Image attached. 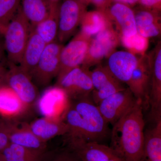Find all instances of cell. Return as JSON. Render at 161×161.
Here are the masks:
<instances>
[{"instance_id":"6da1fadb","label":"cell","mask_w":161,"mask_h":161,"mask_svg":"<svg viewBox=\"0 0 161 161\" xmlns=\"http://www.w3.org/2000/svg\"><path fill=\"white\" fill-rule=\"evenodd\" d=\"M142 102H136L113 125L110 147L125 161H140L143 149L145 122Z\"/></svg>"},{"instance_id":"7a4b0ae2","label":"cell","mask_w":161,"mask_h":161,"mask_svg":"<svg viewBox=\"0 0 161 161\" xmlns=\"http://www.w3.org/2000/svg\"><path fill=\"white\" fill-rule=\"evenodd\" d=\"M63 120L69 128L65 135L88 142L100 143L109 134L104 120L91 95L71 99Z\"/></svg>"},{"instance_id":"3957f363","label":"cell","mask_w":161,"mask_h":161,"mask_svg":"<svg viewBox=\"0 0 161 161\" xmlns=\"http://www.w3.org/2000/svg\"><path fill=\"white\" fill-rule=\"evenodd\" d=\"M31 31L19 6L3 33L7 63L19 65Z\"/></svg>"},{"instance_id":"277c9868","label":"cell","mask_w":161,"mask_h":161,"mask_svg":"<svg viewBox=\"0 0 161 161\" xmlns=\"http://www.w3.org/2000/svg\"><path fill=\"white\" fill-rule=\"evenodd\" d=\"M63 45L57 40L46 44L39 62L31 77L37 87L48 86L58 77L60 69V56Z\"/></svg>"},{"instance_id":"5b68a950","label":"cell","mask_w":161,"mask_h":161,"mask_svg":"<svg viewBox=\"0 0 161 161\" xmlns=\"http://www.w3.org/2000/svg\"><path fill=\"white\" fill-rule=\"evenodd\" d=\"M119 43V35L111 23L92 38L81 66L89 69L91 67L98 65L104 58H108L115 51Z\"/></svg>"},{"instance_id":"8992f818","label":"cell","mask_w":161,"mask_h":161,"mask_svg":"<svg viewBox=\"0 0 161 161\" xmlns=\"http://www.w3.org/2000/svg\"><path fill=\"white\" fill-rule=\"evenodd\" d=\"M6 85L18 95L28 110L36 104L40 95L30 75L17 64L8 63Z\"/></svg>"},{"instance_id":"52a82bcc","label":"cell","mask_w":161,"mask_h":161,"mask_svg":"<svg viewBox=\"0 0 161 161\" xmlns=\"http://www.w3.org/2000/svg\"><path fill=\"white\" fill-rule=\"evenodd\" d=\"M92 38L80 31L66 46L63 47L60 52L57 80L72 69L81 66Z\"/></svg>"},{"instance_id":"ba28073f","label":"cell","mask_w":161,"mask_h":161,"mask_svg":"<svg viewBox=\"0 0 161 161\" xmlns=\"http://www.w3.org/2000/svg\"><path fill=\"white\" fill-rule=\"evenodd\" d=\"M86 6L80 0H64L60 5L57 39L60 43L74 34L86 12Z\"/></svg>"},{"instance_id":"9c48e42d","label":"cell","mask_w":161,"mask_h":161,"mask_svg":"<svg viewBox=\"0 0 161 161\" xmlns=\"http://www.w3.org/2000/svg\"><path fill=\"white\" fill-rule=\"evenodd\" d=\"M64 146L82 161H125L110 147L65 135Z\"/></svg>"},{"instance_id":"30bf717a","label":"cell","mask_w":161,"mask_h":161,"mask_svg":"<svg viewBox=\"0 0 161 161\" xmlns=\"http://www.w3.org/2000/svg\"><path fill=\"white\" fill-rule=\"evenodd\" d=\"M70 100L61 88L55 86L40 95L36 104L43 117L63 120L69 106Z\"/></svg>"},{"instance_id":"8fae6325","label":"cell","mask_w":161,"mask_h":161,"mask_svg":"<svg viewBox=\"0 0 161 161\" xmlns=\"http://www.w3.org/2000/svg\"><path fill=\"white\" fill-rule=\"evenodd\" d=\"M56 86L65 92L70 100L91 95L93 90L91 71L81 66L75 68L57 80Z\"/></svg>"},{"instance_id":"7c38bea8","label":"cell","mask_w":161,"mask_h":161,"mask_svg":"<svg viewBox=\"0 0 161 161\" xmlns=\"http://www.w3.org/2000/svg\"><path fill=\"white\" fill-rule=\"evenodd\" d=\"M136 101L127 87L105 98L97 106L107 123L113 125L135 104Z\"/></svg>"},{"instance_id":"4fadbf2b","label":"cell","mask_w":161,"mask_h":161,"mask_svg":"<svg viewBox=\"0 0 161 161\" xmlns=\"http://www.w3.org/2000/svg\"><path fill=\"white\" fill-rule=\"evenodd\" d=\"M151 78L150 61L147 54L146 53L139 58L137 66L127 84L136 99L142 102L144 110L150 108Z\"/></svg>"},{"instance_id":"5bb4252c","label":"cell","mask_w":161,"mask_h":161,"mask_svg":"<svg viewBox=\"0 0 161 161\" xmlns=\"http://www.w3.org/2000/svg\"><path fill=\"white\" fill-rule=\"evenodd\" d=\"M151 69L149 105L151 120L161 117V42L147 54Z\"/></svg>"},{"instance_id":"9a60e30c","label":"cell","mask_w":161,"mask_h":161,"mask_svg":"<svg viewBox=\"0 0 161 161\" xmlns=\"http://www.w3.org/2000/svg\"><path fill=\"white\" fill-rule=\"evenodd\" d=\"M2 118L10 143L41 152L47 150V143L40 140L33 134L29 124Z\"/></svg>"},{"instance_id":"2e32d148","label":"cell","mask_w":161,"mask_h":161,"mask_svg":"<svg viewBox=\"0 0 161 161\" xmlns=\"http://www.w3.org/2000/svg\"><path fill=\"white\" fill-rule=\"evenodd\" d=\"M121 36L129 37L137 33L135 14L131 7L119 3H112L103 10Z\"/></svg>"},{"instance_id":"e0dca14e","label":"cell","mask_w":161,"mask_h":161,"mask_svg":"<svg viewBox=\"0 0 161 161\" xmlns=\"http://www.w3.org/2000/svg\"><path fill=\"white\" fill-rule=\"evenodd\" d=\"M107 67L121 82L127 84L138 64L139 58L125 51H114L108 57Z\"/></svg>"},{"instance_id":"ac0fdd59","label":"cell","mask_w":161,"mask_h":161,"mask_svg":"<svg viewBox=\"0 0 161 161\" xmlns=\"http://www.w3.org/2000/svg\"><path fill=\"white\" fill-rule=\"evenodd\" d=\"M133 11L136 31L139 34L147 39L160 36V12L142 6Z\"/></svg>"},{"instance_id":"d6986e66","label":"cell","mask_w":161,"mask_h":161,"mask_svg":"<svg viewBox=\"0 0 161 161\" xmlns=\"http://www.w3.org/2000/svg\"><path fill=\"white\" fill-rule=\"evenodd\" d=\"M29 126L33 134L46 143L57 136L65 135L69 132L68 126L64 121L44 117L33 121Z\"/></svg>"},{"instance_id":"ffe728a7","label":"cell","mask_w":161,"mask_h":161,"mask_svg":"<svg viewBox=\"0 0 161 161\" xmlns=\"http://www.w3.org/2000/svg\"><path fill=\"white\" fill-rule=\"evenodd\" d=\"M46 45V43L34 30H31L19 65L30 76L37 64Z\"/></svg>"},{"instance_id":"44dd1931","label":"cell","mask_w":161,"mask_h":161,"mask_svg":"<svg viewBox=\"0 0 161 161\" xmlns=\"http://www.w3.org/2000/svg\"><path fill=\"white\" fill-rule=\"evenodd\" d=\"M23 102L6 85L0 88V115L6 119H15L28 111Z\"/></svg>"},{"instance_id":"7402d4cb","label":"cell","mask_w":161,"mask_h":161,"mask_svg":"<svg viewBox=\"0 0 161 161\" xmlns=\"http://www.w3.org/2000/svg\"><path fill=\"white\" fill-rule=\"evenodd\" d=\"M145 131L142 154L140 161H161V119Z\"/></svg>"},{"instance_id":"603a6c76","label":"cell","mask_w":161,"mask_h":161,"mask_svg":"<svg viewBox=\"0 0 161 161\" xmlns=\"http://www.w3.org/2000/svg\"><path fill=\"white\" fill-rule=\"evenodd\" d=\"M51 6L47 0H21L20 9L32 30L47 17Z\"/></svg>"},{"instance_id":"cb8c5ba5","label":"cell","mask_w":161,"mask_h":161,"mask_svg":"<svg viewBox=\"0 0 161 161\" xmlns=\"http://www.w3.org/2000/svg\"><path fill=\"white\" fill-rule=\"evenodd\" d=\"M59 3H51L47 17L35 27V31L46 44L57 40L59 19Z\"/></svg>"},{"instance_id":"d4e9b609","label":"cell","mask_w":161,"mask_h":161,"mask_svg":"<svg viewBox=\"0 0 161 161\" xmlns=\"http://www.w3.org/2000/svg\"><path fill=\"white\" fill-rule=\"evenodd\" d=\"M103 10L86 11L80 23V31L93 37L111 23Z\"/></svg>"},{"instance_id":"484cf974","label":"cell","mask_w":161,"mask_h":161,"mask_svg":"<svg viewBox=\"0 0 161 161\" xmlns=\"http://www.w3.org/2000/svg\"><path fill=\"white\" fill-rule=\"evenodd\" d=\"M0 153L5 161H40L44 152L10 143Z\"/></svg>"},{"instance_id":"4316f807","label":"cell","mask_w":161,"mask_h":161,"mask_svg":"<svg viewBox=\"0 0 161 161\" xmlns=\"http://www.w3.org/2000/svg\"><path fill=\"white\" fill-rule=\"evenodd\" d=\"M119 40L120 43L128 50V52L135 56L145 55L149 47V39L144 37L138 33L131 36H121Z\"/></svg>"},{"instance_id":"83f0119b","label":"cell","mask_w":161,"mask_h":161,"mask_svg":"<svg viewBox=\"0 0 161 161\" xmlns=\"http://www.w3.org/2000/svg\"><path fill=\"white\" fill-rule=\"evenodd\" d=\"M21 0H0V34L3 35L8 23L19 8Z\"/></svg>"},{"instance_id":"f1b7e54d","label":"cell","mask_w":161,"mask_h":161,"mask_svg":"<svg viewBox=\"0 0 161 161\" xmlns=\"http://www.w3.org/2000/svg\"><path fill=\"white\" fill-rule=\"evenodd\" d=\"M40 161H82L75 152L64 146L48 150L43 153Z\"/></svg>"},{"instance_id":"f546056e","label":"cell","mask_w":161,"mask_h":161,"mask_svg":"<svg viewBox=\"0 0 161 161\" xmlns=\"http://www.w3.org/2000/svg\"><path fill=\"white\" fill-rule=\"evenodd\" d=\"M124 84L114 78L99 89L92 91L91 93L92 100L98 105L105 98L125 88Z\"/></svg>"},{"instance_id":"4dcf8cb0","label":"cell","mask_w":161,"mask_h":161,"mask_svg":"<svg viewBox=\"0 0 161 161\" xmlns=\"http://www.w3.org/2000/svg\"><path fill=\"white\" fill-rule=\"evenodd\" d=\"M93 91L97 90L115 78L106 66H98L93 70L91 71Z\"/></svg>"},{"instance_id":"1f68e13d","label":"cell","mask_w":161,"mask_h":161,"mask_svg":"<svg viewBox=\"0 0 161 161\" xmlns=\"http://www.w3.org/2000/svg\"><path fill=\"white\" fill-rule=\"evenodd\" d=\"M10 143L2 118H0V152Z\"/></svg>"},{"instance_id":"d6a6232c","label":"cell","mask_w":161,"mask_h":161,"mask_svg":"<svg viewBox=\"0 0 161 161\" xmlns=\"http://www.w3.org/2000/svg\"><path fill=\"white\" fill-rule=\"evenodd\" d=\"M142 7L160 12L161 0H139Z\"/></svg>"},{"instance_id":"836d02e7","label":"cell","mask_w":161,"mask_h":161,"mask_svg":"<svg viewBox=\"0 0 161 161\" xmlns=\"http://www.w3.org/2000/svg\"><path fill=\"white\" fill-rule=\"evenodd\" d=\"M86 5L89 3L94 4L98 8V9L104 10L110 4L111 0H80Z\"/></svg>"},{"instance_id":"e575fe53","label":"cell","mask_w":161,"mask_h":161,"mask_svg":"<svg viewBox=\"0 0 161 161\" xmlns=\"http://www.w3.org/2000/svg\"><path fill=\"white\" fill-rule=\"evenodd\" d=\"M6 53L4 45L3 35L0 34V65L5 63Z\"/></svg>"},{"instance_id":"d590c367","label":"cell","mask_w":161,"mask_h":161,"mask_svg":"<svg viewBox=\"0 0 161 161\" xmlns=\"http://www.w3.org/2000/svg\"><path fill=\"white\" fill-rule=\"evenodd\" d=\"M6 64L0 65V88L6 85V77L8 68L6 66Z\"/></svg>"},{"instance_id":"8d00e7d4","label":"cell","mask_w":161,"mask_h":161,"mask_svg":"<svg viewBox=\"0 0 161 161\" xmlns=\"http://www.w3.org/2000/svg\"><path fill=\"white\" fill-rule=\"evenodd\" d=\"M111 3H119L131 7L139 3V0H111Z\"/></svg>"},{"instance_id":"74e56055","label":"cell","mask_w":161,"mask_h":161,"mask_svg":"<svg viewBox=\"0 0 161 161\" xmlns=\"http://www.w3.org/2000/svg\"><path fill=\"white\" fill-rule=\"evenodd\" d=\"M47 1L50 3H58L60 0H47Z\"/></svg>"},{"instance_id":"f35d334b","label":"cell","mask_w":161,"mask_h":161,"mask_svg":"<svg viewBox=\"0 0 161 161\" xmlns=\"http://www.w3.org/2000/svg\"><path fill=\"white\" fill-rule=\"evenodd\" d=\"M0 161H4V158H3V155H2L1 153H0Z\"/></svg>"}]
</instances>
